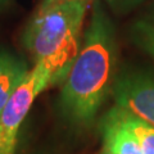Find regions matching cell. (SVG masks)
I'll list each match as a JSON object with an SVG mask.
<instances>
[{
    "label": "cell",
    "instance_id": "obj_4",
    "mask_svg": "<svg viewBox=\"0 0 154 154\" xmlns=\"http://www.w3.org/2000/svg\"><path fill=\"white\" fill-rule=\"evenodd\" d=\"M116 105L154 126V77L141 72L125 73L113 84Z\"/></svg>",
    "mask_w": 154,
    "mask_h": 154
},
{
    "label": "cell",
    "instance_id": "obj_7",
    "mask_svg": "<svg viewBox=\"0 0 154 154\" xmlns=\"http://www.w3.org/2000/svg\"><path fill=\"white\" fill-rule=\"evenodd\" d=\"M118 112L123 122L127 125L137 136L144 154H154V126L148 122L143 121L141 118L136 117L135 114L127 112L123 108L118 107Z\"/></svg>",
    "mask_w": 154,
    "mask_h": 154
},
{
    "label": "cell",
    "instance_id": "obj_5",
    "mask_svg": "<svg viewBox=\"0 0 154 154\" xmlns=\"http://www.w3.org/2000/svg\"><path fill=\"white\" fill-rule=\"evenodd\" d=\"M103 154H144L137 136L123 122L117 105L102 121Z\"/></svg>",
    "mask_w": 154,
    "mask_h": 154
},
{
    "label": "cell",
    "instance_id": "obj_2",
    "mask_svg": "<svg viewBox=\"0 0 154 154\" xmlns=\"http://www.w3.org/2000/svg\"><path fill=\"white\" fill-rule=\"evenodd\" d=\"M88 8L76 0H42L28 22L23 42L35 63L50 71L51 84L66 79L79 54Z\"/></svg>",
    "mask_w": 154,
    "mask_h": 154
},
{
    "label": "cell",
    "instance_id": "obj_8",
    "mask_svg": "<svg viewBox=\"0 0 154 154\" xmlns=\"http://www.w3.org/2000/svg\"><path fill=\"white\" fill-rule=\"evenodd\" d=\"M131 38L140 49L154 58V16L135 23L131 27Z\"/></svg>",
    "mask_w": 154,
    "mask_h": 154
},
{
    "label": "cell",
    "instance_id": "obj_12",
    "mask_svg": "<svg viewBox=\"0 0 154 154\" xmlns=\"http://www.w3.org/2000/svg\"><path fill=\"white\" fill-rule=\"evenodd\" d=\"M76 2H81V3L86 4V5H88V7H90L91 4H94L95 2H98V0H76Z\"/></svg>",
    "mask_w": 154,
    "mask_h": 154
},
{
    "label": "cell",
    "instance_id": "obj_6",
    "mask_svg": "<svg viewBox=\"0 0 154 154\" xmlns=\"http://www.w3.org/2000/svg\"><path fill=\"white\" fill-rule=\"evenodd\" d=\"M27 64L7 51H0V113L28 73Z\"/></svg>",
    "mask_w": 154,
    "mask_h": 154
},
{
    "label": "cell",
    "instance_id": "obj_10",
    "mask_svg": "<svg viewBox=\"0 0 154 154\" xmlns=\"http://www.w3.org/2000/svg\"><path fill=\"white\" fill-rule=\"evenodd\" d=\"M12 0H0V12L4 11L8 5H9V3H11Z\"/></svg>",
    "mask_w": 154,
    "mask_h": 154
},
{
    "label": "cell",
    "instance_id": "obj_11",
    "mask_svg": "<svg viewBox=\"0 0 154 154\" xmlns=\"http://www.w3.org/2000/svg\"><path fill=\"white\" fill-rule=\"evenodd\" d=\"M0 154H14V153L11 152V150H8V149L4 146L2 143H0Z\"/></svg>",
    "mask_w": 154,
    "mask_h": 154
},
{
    "label": "cell",
    "instance_id": "obj_1",
    "mask_svg": "<svg viewBox=\"0 0 154 154\" xmlns=\"http://www.w3.org/2000/svg\"><path fill=\"white\" fill-rule=\"evenodd\" d=\"M114 31L98 2L76 59L63 80L60 104L76 122H90L113 89Z\"/></svg>",
    "mask_w": 154,
    "mask_h": 154
},
{
    "label": "cell",
    "instance_id": "obj_9",
    "mask_svg": "<svg viewBox=\"0 0 154 154\" xmlns=\"http://www.w3.org/2000/svg\"><path fill=\"white\" fill-rule=\"evenodd\" d=\"M113 12L116 13H127L135 7L140 5L145 0H105Z\"/></svg>",
    "mask_w": 154,
    "mask_h": 154
},
{
    "label": "cell",
    "instance_id": "obj_3",
    "mask_svg": "<svg viewBox=\"0 0 154 154\" xmlns=\"http://www.w3.org/2000/svg\"><path fill=\"white\" fill-rule=\"evenodd\" d=\"M51 85L50 71L40 63H35L25 80L17 88L0 113V143L8 150L16 153L17 136L35 98Z\"/></svg>",
    "mask_w": 154,
    "mask_h": 154
}]
</instances>
